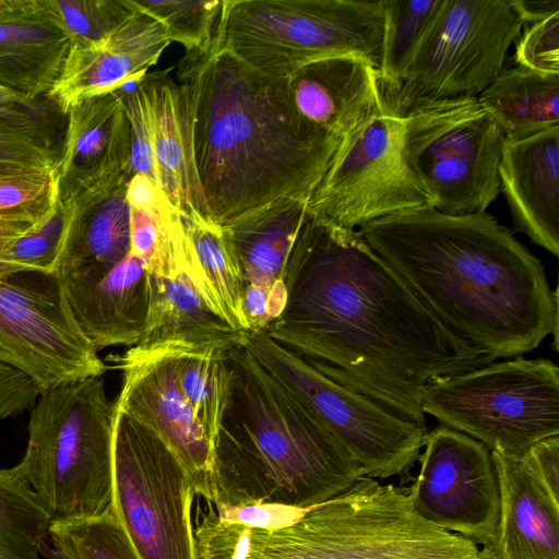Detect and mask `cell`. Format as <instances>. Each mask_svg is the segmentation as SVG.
Here are the masks:
<instances>
[{
	"instance_id": "1",
	"label": "cell",
	"mask_w": 559,
	"mask_h": 559,
	"mask_svg": "<svg viewBox=\"0 0 559 559\" xmlns=\"http://www.w3.org/2000/svg\"><path fill=\"white\" fill-rule=\"evenodd\" d=\"M265 333L336 382L426 425L429 383L492 362L445 325L355 229L308 215Z\"/></svg>"
},
{
	"instance_id": "2",
	"label": "cell",
	"mask_w": 559,
	"mask_h": 559,
	"mask_svg": "<svg viewBox=\"0 0 559 559\" xmlns=\"http://www.w3.org/2000/svg\"><path fill=\"white\" fill-rule=\"evenodd\" d=\"M358 231L445 325L492 361L533 352L548 335L558 352V287L551 290L539 259L492 215L421 206Z\"/></svg>"
},
{
	"instance_id": "3",
	"label": "cell",
	"mask_w": 559,
	"mask_h": 559,
	"mask_svg": "<svg viewBox=\"0 0 559 559\" xmlns=\"http://www.w3.org/2000/svg\"><path fill=\"white\" fill-rule=\"evenodd\" d=\"M178 79L213 223L282 198L309 201L341 140L296 114L286 78L264 74L212 40L186 51Z\"/></svg>"
},
{
	"instance_id": "4",
	"label": "cell",
	"mask_w": 559,
	"mask_h": 559,
	"mask_svg": "<svg viewBox=\"0 0 559 559\" xmlns=\"http://www.w3.org/2000/svg\"><path fill=\"white\" fill-rule=\"evenodd\" d=\"M229 366V399L214 444L210 504L311 509L364 476L345 448L242 342L230 349Z\"/></svg>"
},
{
	"instance_id": "5",
	"label": "cell",
	"mask_w": 559,
	"mask_h": 559,
	"mask_svg": "<svg viewBox=\"0 0 559 559\" xmlns=\"http://www.w3.org/2000/svg\"><path fill=\"white\" fill-rule=\"evenodd\" d=\"M476 543L419 516L408 488L361 476L347 491L275 530L215 519L206 559H476Z\"/></svg>"
},
{
	"instance_id": "6",
	"label": "cell",
	"mask_w": 559,
	"mask_h": 559,
	"mask_svg": "<svg viewBox=\"0 0 559 559\" xmlns=\"http://www.w3.org/2000/svg\"><path fill=\"white\" fill-rule=\"evenodd\" d=\"M116 415L103 377L38 395L19 466L51 521L96 518L112 510Z\"/></svg>"
},
{
	"instance_id": "7",
	"label": "cell",
	"mask_w": 559,
	"mask_h": 559,
	"mask_svg": "<svg viewBox=\"0 0 559 559\" xmlns=\"http://www.w3.org/2000/svg\"><path fill=\"white\" fill-rule=\"evenodd\" d=\"M383 32L382 0H223L213 40L251 68L287 78L335 56L379 70Z\"/></svg>"
},
{
	"instance_id": "8",
	"label": "cell",
	"mask_w": 559,
	"mask_h": 559,
	"mask_svg": "<svg viewBox=\"0 0 559 559\" xmlns=\"http://www.w3.org/2000/svg\"><path fill=\"white\" fill-rule=\"evenodd\" d=\"M424 414L521 460L539 440L559 435V367L547 358L514 357L427 384Z\"/></svg>"
},
{
	"instance_id": "9",
	"label": "cell",
	"mask_w": 559,
	"mask_h": 559,
	"mask_svg": "<svg viewBox=\"0 0 559 559\" xmlns=\"http://www.w3.org/2000/svg\"><path fill=\"white\" fill-rule=\"evenodd\" d=\"M242 344L272 378L350 454L364 476L408 477L427 426L323 374L265 332L242 333Z\"/></svg>"
},
{
	"instance_id": "10",
	"label": "cell",
	"mask_w": 559,
	"mask_h": 559,
	"mask_svg": "<svg viewBox=\"0 0 559 559\" xmlns=\"http://www.w3.org/2000/svg\"><path fill=\"white\" fill-rule=\"evenodd\" d=\"M510 0H443L399 85L382 96L399 117L426 104L477 97L503 70L523 27Z\"/></svg>"
},
{
	"instance_id": "11",
	"label": "cell",
	"mask_w": 559,
	"mask_h": 559,
	"mask_svg": "<svg viewBox=\"0 0 559 559\" xmlns=\"http://www.w3.org/2000/svg\"><path fill=\"white\" fill-rule=\"evenodd\" d=\"M403 118V153L433 207L486 212L500 192V128L477 97L435 102Z\"/></svg>"
},
{
	"instance_id": "12",
	"label": "cell",
	"mask_w": 559,
	"mask_h": 559,
	"mask_svg": "<svg viewBox=\"0 0 559 559\" xmlns=\"http://www.w3.org/2000/svg\"><path fill=\"white\" fill-rule=\"evenodd\" d=\"M195 495L162 438L117 408L112 509L140 559H199L191 522Z\"/></svg>"
},
{
	"instance_id": "13",
	"label": "cell",
	"mask_w": 559,
	"mask_h": 559,
	"mask_svg": "<svg viewBox=\"0 0 559 559\" xmlns=\"http://www.w3.org/2000/svg\"><path fill=\"white\" fill-rule=\"evenodd\" d=\"M428 195L403 153V118L377 112L345 135L307 212L333 225L355 229L399 212L429 206Z\"/></svg>"
},
{
	"instance_id": "14",
	"label": "cell",
	"mask_w": 559,
	"mask_h": 559,
	"mask_svg": "<svg viewBox=\"0 0 559 559\" xmlns=\"http://www.w3.org/2000/svg\"><path fill=\"white\" fill-rule=\"evenodd\" d=\"M0 275V364L44 392L103 377L108 366L76 324L57 274Z\"/></svg>"
},
{
	"instance_id": "15",
	"label": "cell",
	"mask_w": 559,
	"mask_h": 559,
	"mask_svg": "<svg viewBox=\"0 0 559 559\" xmlns=\"http://www.w3.org/2000/svg\"><path fill=\"white\" fill-rule=\"evenodd\" d=\"M148 310L136 352L229 350L242 332L222 316L197 261L179 212L170 205L162 218L159 240L147 265Z\"/></svg>"
},
{
	"instance_id": "16",
	"label": "cell",
	"mask_w": 559,
	"mask_h": 559,
	"mask_svg": "<svg viewBox=\"0 0 559 559\" xmlns=\"http://www.w3.org/2000/svg\"><path fill=\"white\" fill-rule=\"evenodd\" d=\"M420 468L408 492L427 522L480 543L496 545L500 492L488 448L440 425L427 432Z\"/></svg>"
},
{
	"instance_id": "17",
	"label": "cell",
	"mask_w": 559,
	"mask_h": 559,
	"mask_svg": "<svg viewBox=\"0 0 559 559\" xmlns=\"http://www.w3.org/2000/svg\"><path fill=\"white\" fill-rule=\"evenodd\" d=\"M107 360L122 376L117 408L162 438L186 468L197 495L211 503L214 444L180 391L174 353L127 348Z\"/></svg>"
},
{
	"instance_id": "18",
	"label": "cell",
	"mask_w": 559,
	"mask_h": 559,
	"mask_svg": "<svg viewBox=\"0 0 559 559\" xmlns=\"http://www.w3.org/2000/svg\"><path fill=\"white\" fill-rule=\"evenodd\" d=\"M170 43L154 17L134 10L127 22L99 41L74 39L47 96L67 115L86 99L142 79Z\"/></svg>"
},
{
	"instance_id": "19",
	"label": "cell",
	"mask_w": 559,
	"mask_h": 559,
	"mask_svg": "<svg viewBox=\"0 0 559 559\" xmlns=\"http://www.w3.org/2000/svg\"><path fill=\"white\" fill-rule=\"evenodd\" d=\"M73 41L53 0H0V87L27 104L47 95Z\"/></svg>"
},
{
	"instance_id": "20",
	"label": "cell",
	"mask_w": 559,
	"mask_h": 559,
	"mask_svg": "<svg viewBox=\"0 0 559 559\" xmlns=\"http://www.w3.org/2000/svg\"><path fill=\"white\" fill-rule=\"evenodd\" d=\"M286 86L296 114L340 140L384 109L378 70L355 56L306 63Z\"/></svg>"
},
{
	"instance_id": "21",
	"label": "cell",
	"mask_w": 559,
	"mask_h": 559,
	"mask_svg": "<svg viewBox=\"0 0 559 559\" xmlns=\"http://www.w3.org/2000/svg\"><path fill=\"white\" fill-rule=\"evenodd\" d=\"M128 181L60 193L66 234L57 274L96 281L130 253Z\"/></svg>"
},
{
	"instance_id": "22",
	"label": "cell",
	"mask_w": 559,
	"mask_h": 559,
	"mask_svg": "<svg viewBox=\"0 0 559 559\" xmlns=\"http://www.w3.org/2000/svg\"><path fill=\"white\" fill-rule=\"evenodd\" d=\"M499 179L514 229L558 257L559 126L504 141Z\"/></svg>"
},
{
	"instance_id": "23",
	"label": "cell",
	"mask_w": 559,
	"mask_h": 559,
	"mask_svg": "<svg viewBox=\"0 0 559 559\" xmlns=\"http://www.w3.org/2000/svg\"><path fill=\"white\" fill-rule=\"evenodd\" d=\"M82 333L97 349L134 347L148 310L147 265L131 252L104 277L57 274Z\"/></svg>"
},
{
	"instance_id": "24",
	"label": "cell",
	"mask_w": 559,
	"mask_h": 559,
	"mask_svg": "<svg viewBox=\"0 0 559 559\" xmlns=\"http://www.w3.org/2000/svg\"><path fill=\"white\" fill-rule=\"evenodd\" d=\"M69 116L56 170L60 192L131 178L130 126L117 91L86 99Z\"/></svg>"
},
{
	"instance_id": "25",
	"label": "cell",
	"mask_w": 559,
	"mask_h": 559,
	"mask_svg": "<svg viewBox=\"0 0 559 559\" xmlns=\"http://www.w3.org/2000/svg\"><path fill=\"white\" fill-rule=\"evenodd\" d=\"M140 82L148 102L152 152L160 188L180 215L212 222L193 160L189 114L181 86L168 70L147 73Z\"/></svg>"
},
{
	"instance_id": "26",
	"label": "cell",
	"mask_w": 559,
	"mask_h": 559,
	"mask_svg": "<svg viewBox=\"0 0 559 559\" xmlns=\"http://www.w3.org/2000/svg\"><path fill=\"white\" fill-rule=\"evenodd\" d=\"M307 205L308 200L282 198L222 225L235 248L246 284L267 293L272 321L285 305L282 277L292 247L308 217Z\"/></svg>"
},
{
	"instance_id": "27",
	"label": "cell",
	"mask_w": 559,
	"mask_h": 559,
	"mask_svg": "<svg viewBox=\"0 0 559 559\" xmlns=\"http://www.w3.org/2000/svg\"><path fill=\"white\" fill-rule=\"evenodd\" d=\"M500 492L497 548L503 559H559V502L524 461L490 452Z\"/></svg>"
},
{
	"instance_id": "28",
	"label": "cell",
	"mask_w": 559,
	"mask_h": 559,
	"mask_svg": "<svg viewBox=\"0 0 559 559\" xmlns=\"http://www.w3.org/2000/svg\"><path fill=\"white\" fill-rule=\"evenodd\" d=\"M506 141H516L559 126V74L523 66L502 70L477 96Z\"/></svg>"
},
{
	"instance_id": "29",
	"label": "cell",
	"mask_w": 559,
	"mask_h": 559,
	"mask_svg": "<svg viewBox=\"0 0 559 559\" xmlns=\"http://www.w3.org/2000/svg\"><path fill=\"white\" fill-rule=\"evenodd\" d=\"M180 219L223 319L236 331H248L242 311L246 282L229 236L221 225L200 216L180 215Z\"/></svg>"
},
{
	"instance_id": "30",
	"label": "cell",
	"mask_w": 559,
	"mask_h": 559,
	"mask_svg": "<svg viewBox=\"0 0 559 559\" xmlns=\"http://www.w3.org/2000/svg\"><path fill=\"white\" fill-rule=\"evenodd\" d=\"M50 522L19 464L0 468V559H40Z\"/></svg>"
},
{
	"instance_id": "31",
	"label": "cell",
	"mask_w": 559,
	"mask_h": 559,
	"mask_svg": "<svg viewBox=\"0 0 559 559\" xmlns=\"http://www.w3.org/2000/svg\"><path fill=\"white\" fill-rule=\"evenodd\" d=\"M229 352L174 353L180 391L213 444L229 399Z\"/></svg>"
},
{
	"instance_id": "32",
	"label": "cell",
	"mask_w": 559,
	"mask_h": 559,
	"mask_svg": "<svg viewBox=\"0 0 559 559\" xmlns=\"http://www.w3.org/2000/svg\"><path fill=\"white\" fill-rule=\"evenodd\" d=\"M443 0H382L384 32L378 70L381 94L400 83Z\"/></svg>"
},
{
	"instance_id": "33",
	"label": "cell",
	"mask_w": 559,
	"mask_h": 559,
	"mask_svg": "<svg viewBox=\"0 0 559 559\" xmlns=\"http://www.w3.org/2000/svg\"><path fill=\"white\" fill-rule=\"evenodd\" d=\"M52 559H140L114 509L100 516L51 521Z\"/></svg>"
},
{
	"instance_id": "34",
	"label": "cell",
	"mask_w": 559,
	"mask_h": 559,
	"mask_svg": "<svg viewBox=\"0 0 559 559\" xmlns=\"http://www.w3.org/2000/svg\"><path fill=\"white\" fill-rule=\"evenodd\" d=\"M59 201L56 166L0 164V222L37 226L55 213Z\"/></svg>"
},
{
	"instance_id": "35",
	"label": "cell",
	"mask_w": 559,
	"mask_h": 559,
	"mask_svg": "<svg viewBox=\"0 0 559 559\" xmlns=\"http://www.w3.org/2000/svg\"><path fill=\"white\" fill-rule=\"evenodd\" d=\"M127 3L154 17L170 41L193 51L212 44L223 0H127Z\"/></svg>"
},
{
	"instance_id": "36",
	"label": "cell",
	"mask_w": 559,
	"mask_h": 559,
	"mask_svg": "<svg viewBox=\"0 0 559 559\" xmlns=\"http://www.w3.org/2000/svg\"><path fill=\"white\" fill-rule=\"evenodd\" d=\"M64 234L66 215L59 201L50 217L0 249V275L57 274Z\"/></svg>"
},
{
	"instance_id": "37",
	"label": "cell",
	"mask_w": 559,
	"mask_h": 559,
	"mask_svg": "<svg viewBox=\"0 0 559 559\" xmlns=\"http://www.w3.org/2000/svg\"><path fill=\"white\" fill-rule=\"evenodd\" d=\"M53 4L74 39L85 41L104 39L134 13L127 0H53Z\"/></svg>"
},
{
	"instance_id": "38",
	"label": "cell",
	"mask_w": 559,
	"mask_h": 559,
	"mask_svg": "<svg viewBox=\"0 0 559 559\" xmlns=\"http://www.w3.org/2000/svg\"><path fill=\"white\" fill-rule=\"evenodd\" d=\"M130 86L131 87L122 86L117 90L130 126V175L132 177L135 174H141L158 183L152 152L147 97L140 80L131 82Z\"/></svg>"
},
{
	"instance_id": "39",
	"label": "cell",
	"mask_w": 559,
	"mask_h": 559,
	"mask_svg": "<svg viewBox=\"0 0 559 559\" xmlns=\"http://www.w3.org/2000/svg\"><path fill=\"white\" fill-rule=\"evenodd\" d=\"M0 164L52 167L57 159L28 123L0 112Z\"/></svg>"
},
{
	"instance_id": "40",
	"label": "cell",
	"mask_w": 559,
	"mask_h": 559,
	"mask_svg": "<svg viewBox=\"0 0 559 559\" xmlns=\"http://www.w3.org/2000/svg\"><path fill=\"white\" fill-rule=\"evenodd\" d=\"M514 59L519 66L559 74V13L526 28L519 37Z\"/></svg>"
},
{
	"instance_id": "41",
	"label": "cell",
	"mask_w": 559,
	"mask_h": 559,
	"mask_svg": "<svg viewBox=\"0 0 559 559\" xmlns=\"http://www.w3.org/2000/svg\"><path fill=\"white\" fill-rule=\"evenodd\" d=\"M218 520L246 527L275 530L299 520L309 509L272 503H246L215 508Z\"/></svg>"
},
{
	"instance_id": "42",
	"label": "cell",
	"mask_w": 559,
	"mask_h": 559,
	"mask_svg": "<svg viewBox=\"0 0 559 559\" xmlns=\"http://www.w3.org/2000/svg\"><path fill=\"white\" fill-rule=\"evenodd\" d=\"M40 394L23 372L0 364V420L31 409Z\"/></svg>"
},
{
	"instance_id": "43",
	"label": "cell",
	"mask_w": 559,
	"mask_h": 559,
	"mask_svg": "<svg viewBox=\"0 0 559 559\" xmlns=\"http://www.w3.org/2000/svg\"><path fill=\"white\" fill-rule=\"evenodd\" d=\"M522 460L548 493L559 502V435L534 443Z\"/></svg>"
},
{
	"instance_id": "44",
	"label": "cell",
	"mask_w": 559,
	"mask_h": 559,
	"mask_svg": "<svg viewBox=\"0 0 559 559\" xmlns=\"http://www.w3.org/2000/svg\"><path fill=\"white\" fill-rule=\"evenodd\" d=\"M167 210L160 215H154L130 207V252L146 265L155 253L160 236L162 218Z\"/></svg>"
},
{
	"instance_id": "45",
	"label": "cell",
	"mask_w": 559,
	"mask_h": 559,
	"mask_svg": "<svg viewBox=\"0 0 559 559\" xmlns=\"http://www.w3.org/2000/svg\"><path fill=\"white\" fill-rule=\"evenodd\" d=\"M126 200L131 209L154 215H160L171 204L160 186L141 174L129 179Z\"/></svg>"
},
{
	"instance_id": "46",
	"label": "cell",
	"mask_w": 559,
	"mask_h": 559,
	"mask_svg": "<svg viewBox=\"0 0 559 559\" xmlns=\"http://www.w3.org/2000/svg\"><path fill=\"white\" fill-rule=\"evenodd\" d=\"M242 311L248 331L264 332L272 322L269 295L258 286L246 284Z\"/></svg>"
},
{
	"instance_id": "47",
	"label": "cell",
	"mask_w": 559,
	"mask_h": 559,
	"mask_svg": "<svg viewBox=\"0 0 559 559\" xmlns=\"http://www.w3.org/2000/svg\"><path fill=\"white\" fill-rule=\"evenodd\" d=\"M510 3L523 24H535L559 13V0H510Z\"/></svg>"
},
{
	"instance_id": "48",
	"label": "cell",
	"mask_w": 559,
	"mask_h": 559,
	"mask_svg": "<svg viewBox=\"0 0 559 559\" xmlns=\"http://www.w3.org/2000/svg\"><path fill=\"white\" fill-rule=\"evenodd\" d=\"M35 226L0 222V249Z\"/></svg>"
},
{
	"instance_id": "49",
	"label": "cell",
	"mask_w": 559,
	"mask_h": 559,
	"mask_svg": "<svg viewBox=\"0 0 559 559\" xmlns=\"http://www.w3.org/2000/svg\"><path fill=\"white\" fill-rule=\"evenodd\" d=\"M17 104L25 105L27 103L25 100H23L21 97H19L17 95L0 87V111L1 112H4L7 115H10V116H13L16 118H22L21 115H17L16 112L12 111V107Z\"/></svg>"
},
{
	"instance_id": "50",
	"label": "cell",
	"mask_w": 559,
	"mask_h": 559,
	"mask_svg": "<svg viewBox=\"0 0 559 559\" xmlns=\"http://www.w3.org/2000/svg\"><path fill=\"white\" fill-rule=\"evenodd\" d=\"M476 559H503V557L496 545H487L481 550L478 549Z\"/></svg>"
},
{
	"instance_id": "51",
	"label": "cell",
	"mask_w": 559,
	"mask_h": 559,
	"mask_svg": "<svg viewBox=\"0 0 559 559\" xmlns=\"http://www.w3.org/2000/svg\"><path fill=\"white\" fill-rule=\"evenodd\" d=\"M0 112H1V111H0ZM2 114H4V112H2ZM5 115H7V114H5ZM8 116H10V115H8ZM11 117H13V116H11ZM14 118H16V117H14ZM17 119H21V118H17Z\"/></svg>"
}]
</instances>
